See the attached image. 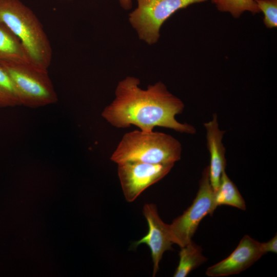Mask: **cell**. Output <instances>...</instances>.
<instances>
[{"instance_id":"7c38bea8","label":"cell","mask_w":277,"mask_h":277,"mask_svg":"<svg viewBox=\"0 0 277 277\" xmlns=\"http://www.w3.org/2000/svg\"><path fill=\"white\" fill-rule=\"evenodd\" d=\"M202 248L192 241L181 247L180 260L174 277H186L189 273L207 261Z\"/></svg>"},{"instance_id":"277c9868","label":"cell","mask_w":277,"mask_h":277,"mask_svg":"<svg viewBox=\"0 0 277 277\" xmlns=\"http://www.w3.org/2000/svg\"><path fill=\"white\" fill-rule=\"evenodd\" d=\"M0 64L12 79L21 105L36 108L57 101L48 70L27 62H0Z\"/></svg>"},{"instance_id":"4fadbf2b","label":"cell","mask_w":277,"mask_h":277,"mask_svg":"<svg viewBox=\"0 0 277 277\" xmlns=\"http://www.w3.org/2000/svg\"><path fill=\"white\" fill-rule=\"evenodd\" d=\"M214 201L216 207L228 205L243 210L246 208L245 200L226 171L222 173L219 188L215 193Z\"/></svg>"},{"instance_id":"5bb4252c","label":"cell","mask_w":277,"mask_h":277,"mask_svg":"<svg viewBox=\"0 0 277 277\" xmlns=\"http://www.w3.org/2000/svg\"><path fill=\"white\" fill-rule=\"evenodd\" d=\"M21 106L17 92L10 75L0 64V107Z\"/></svg>"},{"instance_id":"ac0fdd59","label":"cell","mask_w":277,"mask_h":277,"mask_svg":"<svg viewBox=\"0 0 277 277\" xmlns=\"http://www.w3.org/2000/svg\"><path fill=\"white\" fill-rule=\"evenodd\" d=\"M121 7L125 10H128L132 8V0H118Z\"/></svg>"},{"instance_id":"2e32d148","label":"cell","mask_w":277,"mask_h":277,"mask_svg":"<svg viewBox=\"0 0 277 277\" xmlns=\"http://www.w3.org/2000/svg\"><path fill=\"white\" fill-rule=\"evenodd\" d=\"M260 10L264 14L263 19L267 28L277 26V0H255Z\"/></svg>"},{"instance_id":"30bf717a","label":"cell","mask_w":277,"mask_h":277,"mask_svg":"<svg viewBox=\"0 0 277 277\" xmlns=\"http://www.w3.org/2000/svg\"><path fill=\"white\" fill-rule=\"evenodd\" d=\"M206 131L207 146L210 155L209 176L212 188L217 190L223 172L225 171L226 160L223 138L225 131L219 127L217 115L214 113L211 120L204 124Z\"/></svg>"},{"instance_id":"8992f818","label":"cell","mask_w":277,"mask_h":277,"mask_svg":"<svg viewBox=\"0 0 277 277\" xmlns=\"http://www.w3.org/2000/svg\"><path fill=\"white\" fill-rule=\"evenodd\" d=\"M207 0H136L129 21L140 39L148 45L157 43L164 23L180 9Z\"/></svg>"},{"instance_id":"ba28073f","label":"cell","mask_w":277,"mask_h":277,"mask_svg":"<svg viewBox=\"0 0 277 277\" xmlns=\"http://www.w3.org/2000/svg\"><path fill=\"white\" fill-rule=\"evenodd\" d=\"M263 255L261 243L245 235L229 256L209 267L205 273L209 277L238 274L250 267Z\"/></svg>"},{"instance_id":"5b68a950","label":"cell","mask_w":277,"mask_h":277,"mask_svg":"<svg viewBox=\"0 0 277 277\" xmlns=\"http://www.w3.org/2000/svg\"><path fill=\"white\" fill-rule=\"evenodd\" d=\"M214 197L207 166L202 172L199 188L192 204L171 224L166 225L169 238L173 244L182 247L192 241L201 221L207 215L212 214L217 208Z\"/></svg>"},{"instance_id":"7a4b0ae2","label":"cell","mask_w":277,"mask_h":277,"mask_svg":"<svg viewBox=\"0 0 277 277\" xmlns=\"http://www.w3.org/2000/svg\"><path fill=\"white\" fill-rule=\"evenodd\" d=\"M0 21L19 39L30 63L48 70L52 60V49L33 11L20 0H0Z\"/></svg>"},{"instance_id":"3957f363","label":"cell","mask_w":277,"mask_h":277,"mask_svg":"<svg viewBox=\"0 0 277 277\" xmlns=\"http://www.w3.org/2000/svg\"><path fill=\"white\" fill-rule=\"evenodd\" d=\"M182 150L181 143L169 134L134 130L123 135L110 160L116 164L134 161L174 164L181 159Z\"/></svg>"},{"instance_id":"52a82bcc","label":"cell","mask_w":277,"mask_h":277,"mask_svg":"<svg viewBox=\"0 0 277 277\" xmlns=\"http://www.w3.org/2000/svg\"><path fill=\"white\" fill-rule=\"evenodd\" d=\"M117 164L122 189L128 202L134 201L145 190L162 179L174 166L134 161Z\"/></svg>"},{"instance_id":"9a60e30c","label":"cell","mask_w":277,"mask_h":277,"mask_svg":"<svg viewBox=\"0 0 277 277\" xmlns=\"http://www.w3.org/2000/svg\"><path fill=\"white\" fill-rule=\"evenodd\" d=\"M217 9L222 12H228L235 18L239 17L244 11L253 14L260 12L255 0H211Z\"/></svg>"},{"instance_id":"e0dca14e","label":"cell","mask_w":277,"mask_h":277,"mask_svg":"<svg viewBox=\"0 0 277 277\" xmlns=\"http://www.w3.org/2000/svg\"><path fill=\"white\" fill-rule=\"evenodd\" d=\"M261 249L265 254L268 252L276 253L277 252V235L269 241L265 243H261Z\"/></svg>"},{"instance_id":"6da1fadb","label":"cell","mask_w":277,"mask_h":277,"mask_svg":"<svg viewBox=\"0 0 277 277\" xmlns=\"http://www.w3.org/2000/svg\"><path fill=\"white\" fill-rule=\"evenodd\" d=\"M138 78L128 76L118 83L115 98L102 112V117L113 127L128 128L134 125L142 131H153L155 127L193 134L195 128L177 121L185 105L170 93L162 82L149 85L143 89Z\"/></svg>"},{"instance_id":"9c48e42d","label":"cell","mask_w":277,"mask_h":277,"mask_svg":"<svg viewBox=\"0 0 277 277\" xmlns=\"http://www.w3.org/2000/svg\"><path fill=\"white\" fill-rule=\"evenodd\" d=\"M143 213L148 225V233L140 240L133 243L134 247L140 244H146L150 248L153 263V276L159 269L160 262L164 253L173 250L172 244L167 231L166 225L160 217L155 205L146 204Z\"/></svg>"},{"instance_id":"8fae6325","label":"cell","mask_w":277,"mask_h":277,"mask_svg":"<svg viewBox=\"0 0 277 277\" xmlns=\"http://www.w3.org/2000/svg\"><path fill=\"white\" fill-rule=\"evenodd\" d=\"M0 62L30 63L28 54L19 39L1 21Z\"/></svg>"}]
</instances>
